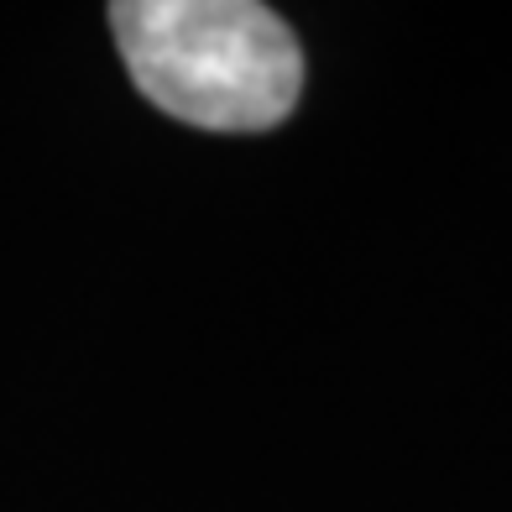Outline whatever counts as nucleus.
<instances>
[{
  "instance_id": "nucleus-1",
  "label": "nucleus",
  "mask_w": 512,
  "mask_h": 512,
  "mask_svg": "<svg viewBox=\"0 0 512 512\" xmlns=\"http://www.w3.org/2000/svg\"><path fill=\"white\" fill-rule=\"evenodd\" d=\"M110 32L131 84L199 131H272L304 89L298 37L256 0H115Z\"/></svg>"
}]
</instances>
